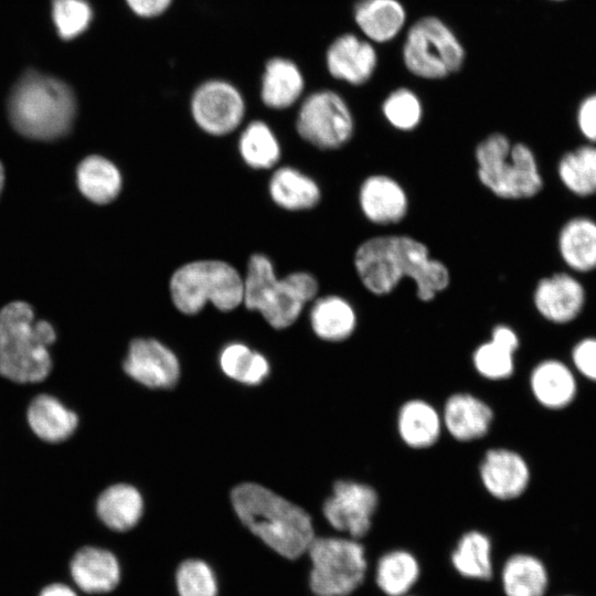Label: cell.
I'll return each mask as SVG.
<instances>
[{"label":"cell","mask_w":596,"mask_h":596,"mask_svg":"<svg viewBox=\"0 0 596 596\" xmlns=\"http://www.w3.org/2000/svg\"><path fill=\"white\" fill-rule=\"evenodd\" d=\"M353 265L363 287L375 296L391 294L409 278L417 298L428 302L450 284L448 267L430 256L425 243L405 234L369 237L356 247Z\"/></svg>","instance_id":"obj_1"},{"label":"cell","mask_w":596,"mask_h":596,"mask_svg":"<svg viewBox=\"0 0 596 596\" xmlns=\"http://www.w3.org/2000/svg\"><path fill=\"white\" fill-rule=\"evenodd\" d=\"M231 501L244 529L284 558L304 557L317 535L313 521L305 509L260 485L236 486Z\"/></svg>","instance_id":"obj_2"},{"label":"cell","mask_w":596,"mask_h":596,"mask_svg":"<svg viewBox=\"0 0 596 596\" xmlns=\"http://www.w3.org/2000/svg\"><path fill=\"white\" fill-rule=\"evenodd\" d=\"M8 109L12 126L21 135L52 140L70 131L76 100L63 81L29 70L13 86Z\"/></svg>","instance_id":"obj_3"},{"label":"cell","mask_w":596,"mask_h":596,"mask_svg":"<svg viewBox=\"0 0 596 596\" xmlns=\"http://www.w3.org/2000/svg\"><path fill=\"white\" fill-rule=\"evenodd\" d=\"M53 326L34 320L32 307L12 301L0 310V375L20 384L45 380L52 370Z\"/></svg>","instance_id":"obj_4"},{"label":"cell","mask_w":596,"mask_h":596,"mask_svg":"<svg viewBox=\"0 0 596 596\" xmlns=\"http://www.w3.org/2000/svg\"><path fill=\"white\" fill-rule=\"evenodd\" d=\"M475 159L480 183L501 200L530 201L544 190L538 153L528 142L493 132L477 145Z\"/></svg>","instance_id":"obj_5"},{"label":"cell","mask_w":596,"mask_h":596,"mask_svg":"<svg viewBox=\"0 0 596 596\" xmlns=\"http://www.w3.org/2000/svg\"><path fill=\"white\" fill-rule=\"evenodd\" d=\"M319 283L308 272H294L278 278L265 254H253L244 277L243 304L258 311L275 329L291 326L318 294Z\"/></svg>","instance_id":"obj_6"},{"label":"cell","mask_w":596,"mask_h":596,"mask_svg":"<svg viewBox=\"0 0 596 596\" xmlns=\"http://www.w3.org/2000/svg\"><path fill=\"white\" fill-rule=\"evenodd\" d=\"M169 289L173 305L182 313L195 315L207 302L221 311H231L243 304L244 277L224 260L200 259L177 268Z\"/></svg>","instance_id":"obj_7"},{"label":"cell","mask_w":596,"mask_h":596,"mask_svg":"<svg viewBox=\"0 0 596 596\" xmlns=\"http://www.w3.org/2000/svg\"><path fill=\"white\" fill-rule=\"evenodd\" d=\"M306 558L312 596H348L366 574L364 546L349 536L316 535Z\"/></svg>","instance_id":"obj_8"},{"label":"cell","mask_w":596,"mask_h":596,"mask_svg":"<svg viewBox=\"0 0 596 596\" xmlns=\"http://www.w3.org/2000/svg\"><path fill=\"white\" fill-rule=\"evenodd\" d=\"M402 56L413 75L441 79L461 68L465 49L444 21L428 15L418 19L408 29Z\"/></svg>","instance_id":"obj_9"},{"label":"cell","mask_w":596,"mask_h":596,"mask_svg":"<svg viewBox=\"0 0 596 596\" xmlns=\"http://www.w3.org/2000/svg\"><path fill=\"white\" fill-rule=\"evenodd\" d=\"M352 111L341 95L331 89L309 94L296 117L297 134L321 150H336L347 145L354 135Z\"/></svg>","instance_id":"obj_10"},{"label":"cell","mask_w":596,"mask_h":596,"mask_svg":"<svg viewBox=\"0 0 596 596\" xmlns=\"http://www.w3.org/2000/svg\"><path fill=\"white\" fill-rule=\"evenodd\" d=\"M190 113L201 130L221 137L233 132L242 124L246 104L234 84L222 78H210L193 91Z\"/></svg>","instance_id":"obj_11"},{"label":"cell","mask_w":596,"mask_h":596,"mask_svg":"<svg viewBox=\"0 0 596 596\" xmlns=\"http://www.w3.org/2000/svg\"><path fill=\"white\" fill-rule=\"evenodd\" d=\"M379 505L376 490L364 482L341 479L322 504V514L331 528L360 540L371 530Z\"/></svg>","instance_id":"obj_12"},{"label":"cell","mask_w":596,"mask_h":596,"mask_svg":"<svg viewBox=\"0 0 596 596\" xmlns=\"http://www.w3.org/2000/svg\"><path fill=\"white\" fill-rule=\"evenodd\" d=\"M531 297L539 316L555 326L573 323L582 317L587 305L583 279L566 269L539 277Z\"/></svg>","instance_id":"obj_13"},{"label":"cell","mask_w":596,"mask_h":596,"mask_svg":"<svg viewBox=\"0 0 596 596\" xmlns=\"http://www.w3.org/2000/svg\"><path fill=\"white\" fill-rule=\"evenodd\" d=\"M123 366L132 380L150 389H170L180 374L175 354L155 339L132 340Z\"/></svg>","instance_id":"obj_14"},{"label":"cell","mask_w":596,"mask_h":596,"mask_svg":"<svg viewBox=\"0 0 596 596\" xmlns=\"http://www.w3.org/2000/svg\"><path fill=\"white\" fill-rule=\"evenodd\" d=\"M70 574L76 589L92 596H105L120 585L123 566L114 551L85 545L72 556Z\"/></svg>","instance_id":"obj_15"},{"label":"cell","mask_w":596,"mask_h":596,"mask_svg":"<svg viewBox=\"0 0 596 596\" xmlns=\"http://www.w3.org/2000/svg\"><path fill=\"white\" fill-rule=\"evenodd\" d=\"M480 481L493 498L509 501L528 489L531 471L523 456L509 448L489 449L479 466Z\"/></svg>","instance_id":"obj_16"},{"label":"cell","mask_w":596,"mask_h":596,"mask_svg":"<svg viewBox=\"0 0 596 596\" xmlns=\"http://www.w3.org/2000/svg\"><path fill=\"white\" fill-rule=\"evenodd\" d=\"M555 252L562 267L584 276L596 270V219L576 213L568 216L555 235Z\"/></svg>","instance_id":"obj_17"},{"label":"cell","mask_w":596,"mask_h":596,"mask_svg":"<svg viewBox=\"0 0 596 596\" xmlns=\"http://www.w3.org/2000/svg\"><path fill=\"white\" fill-rule=\"evenodd\" d=\"M358 203L363 216L376 225L401 223L409 206L403 185L391 175L382 173L371 174L362 181Z\"/></svg>","instance_id":"obj_18"},{"label":"cell","mask_w":596,"mask_h":596,"mask_svg":"<svg viewBox=\"0 0 596 596\" xmlns=\"http://www.w3.org/2000/svg\"><path fill=\"white\" fill-rule=\"evenodd\" d=\"M326 65L336 79L358 86L371 79L377 65V54L368 40L344 33L327 49Z\"/></svg>","instance_id":"obj_19"},{"label":"cell","mask_w":596,"mask_h":596,"mask_svg":"<svg viewBox=\"0 0 596 596\" xmlns=\"http://www.w3.org/2000/svg\"><path fill=\"white\" fill-rule=\"evenodd\" d=\"M443 426L458 441H472L486 436L493 412L481 398L466 392L450 395L441 412Z\"/></svg>","instance_id":"obj_20"},{"label":"cell","mask_w":596,"mask_h":596,"mask_svg":"<svg viewBox=\"0 0 596 596\" xmlns=\"http://www.w3.org/2000/svg\"><path fill=\"white\" fill-rule=\"evenodd\" d=\"M530 389L540 405L549 409H561L575 400L577 382L573 371L565 363L556 359H546L532 369Z\"/></svg>","instance_id":"obj_21"},{"label":"cell","mask_w":596,"mask_h":596,"mask_svg":"<svg viewBox=\"0 0 596 596\" xmlns=\"http://www.w3.org/2000/svg\"><path fill=\"white\" fill-rule=\"evenodd\" d=\"M305 91L300 67L290 58L274 56L264 67L260 78V99L265 106L281 110L296 104Z\"/></svg>","instance_id":"obj_22"},{"label":"cell","mask_w":596,"mask_h":596,"mask_svg":"<svg viewBox=\"0 0 596 596\" xmlns=\"http://www.w3.org/2000/svg\"><path fill=\"white\" fill-rule=\"evenodd\" d=\"M520 345L515 330L504 323L492 328L490 339L480 343L472 353L475 370L491 381L509 379L514 372V354Z\"/></svg>","instance_id":"obj_23"},{"label":"cell","mask_w":596,"mask_h":596,"mask_svg":"<svg viewBox=\"0 0 596 596\" xmlns=\"http://www.w3.org/2000/svg\"><path fill=\"white\" fill-rule=\"evenodd\" d=\"M554 175L572 196L596 195V145L581 142L564 151L555 162Z\"/></svg>","instance_id":"obj_24"},{"label":"cell","mask_w":596,"mask_h":596,"mask_svg":"<svg viewBox=\"0 0 596 596\" xmlns=\"http://www.w3.org/2000/svg\"><path fill=\"white\" fill-rule=\"evenodd\" d=\"M396 427L401 440L413 449L432 447L444 428L441 414L422 398H412L401 405Z\"/></svg>","instance_id":"obj_25"},{"label":"cell","mask_w":596,"mask_h":596,"mask_svg":"<svg viewBox=\"0 0 596 596\" xmlns=\"http://www.w3.org/2000/svg\"><path fill=\"white\" fill-rule=\"evenodd\" d=\"M96 514L110 531L126 533L135 529L143 515V499L130 485L117 483L105 489L96 502Z\"/></svg>","instance_id":"obj_26"},{"label":"cell","mask_w":596,"mask_h":596,"mask_svg":"<svg viewBox=\"0 0 596 596\" xmlns=\"http://www.w3.org/2000/svg\"><path fill=\"white\" fill-rule=\"evenodd\" d=\"M309 318L315 334L328 342L347 340L358 326L355 308L339 295L315 298Z\"/></svg>","instance_id":"obj_27"},{"label":"cell","mask_w":596,"mask_h":596,"mask_svg":"<svg viewBox=\"0 0 596 596\" xmlns=\"http://www.w3.org/2000/svg\"><path fill=\"white\" fill-rule=\"evenodd\" d=\"M26 419L32 432L47 443H61L70 438L78 425L77 415L49 394L36 395L31 401Z\"/></svg>","instance_id":"obj_28"},{"label":"cell","mask_w":596,"mask_h":596,"mask_svg":"<svg viewBox=\"0 0 596 596\" xmlns=\"http://www.w3.org/2000/svg\"><path fill=\"white\" fill-rule=\"evenodd\" d=\"M353 17L361 32L375 43L393 40L406 21L405 9L398 0H360Z\"/></svg>","instance_id":"obj_29"},{"label":"cell","mask_w":596,"mask_h":596,"mask_svg":"<svg viewBox=\"0 0 596 596\" xmlns=\"http://www.w3.org/2000/svg\"><path fill=\"white\" fill-rule=\"evenodd\" d=\"M268 191L274 203L287 211L310 210L321 200L319 184L308 174L287 166L273 173Z\"/></svg>","instance_id":"obj_30"},{"label":"cell","mask_w":596,"mask_h":596,"mask_svg":"<svg viewBox=\"0 0 596 596\" xmlns=\"http://www.w3.org/2000/svg\"><path fill=\"white\" fill-rule=\"evenodd\" d=\"M501 583L507 596H545L550 575L546 565L538 556L517 553L505 561Z\"/></svg>","instance_id":"obj_31"},{"label":"cell","mask_w":596,"mask_h":596,"mask_svg":"<svg viewBox=\"0 0 596 596\" xmlns=\"http://www.w3.org/2000/svg\"><path fill=\"white\" fill-rule=\"evenodd\" d=\"M76 181L82 194L96 204L114 201L123 188L119 169L105 157L93 155L77 167Z\"/></svg>","instance_id":"obj_32"},{"label":"cell","mask_w":596,"mask_h":596,"mask_svg":"<svg viewBox=\"0 0 596 596\" xmlns=\"http://www.w3.org/2000/svg\"><path fill=\"white\" fill-rule=\"evenodd\" d=\"M491 550L488 535L478 530L468 531L458 540L450 556L451 564L464 577L488 581L493 573Z\"/></svg>","instance_id":"obj_33"},{"label":"cell","mask_w":596,"mask_h":596,"mask_svg":"<svg viewBox=\"0 0 596 596\" xmlns=\"http://www.w3.org/2000/svg\"><path fill=\"white\" fill-rule=\"evenodd\" d=\"M416 557L405 550L383 554L375 567V583L387 596H405L419 577Z\"/></svg>","instance_id":"obj_34"},{"label":"cell","mask_w":596,"mask_h":596,"mask_svg":"<svg viewBox=\"0 0 596 596\" xmlns=\"http://www.w3.org/2000/svg\"><path fill=\"white\" fill-rule=\"evenodd\" d=\"M238 151L243 161L256 170L273 168L281 156L276 135L262 120H253L244 128L238 140Z\"/></svg>","instance_id":"obj_35"},{"label":"cell","mask_w":596,"mask_h":596,"mask_svg":"<svg viewBox=\"0 0 596 596\" xmlns=\"http://www.w3.org/2000/svg\"><path fill=\"white\" fill-rule=\"evenodd\" d=\"M219 361L224 374L247 385L262 383L269 373L266 358L241 342L225 345Z\"/></svg>","instance_id":"obj_36"},{"label":"cell","mask_w":596,"mask_h":596,"mask_svg":"<svg viewBox=\"0 0 596 596\" xmlns=\"http://www.w3.org/2000/svg\"><path fill=\"white\" fill-rule=\"evenodd\" d=\"M173 578L178 596H219L216 572L204 558H183L177 565Z\"/></svg>","instance_id":"obj_37"},{"label":"cell","mask_w":596,"mask_h":596,"mask_svg":"<svg viewBox=\"0 0 596 596\" xmlns=\"http://www.w3.org/2000/svg\"><path fill=\"white\" fill-rule=\"evenodd\" d=\"M382 113L393 128L412 131L422 121L423 106L413 91L401 87L390 93L384 99Z\"/></svg>","instance_id":"obj_38"},{"label":"cell","mask_w":596,"mask_h":596,"mask_svg":"<svg viewBox=\"0 0 596 596\" xmlns=\"http://www.w3.org/2000/svg\"><path fill=\"white\" fill-rule=\"evenodd\" d=\"M52 17L57 34L72 40L88 29L93 10L86 0H53Z\"/></svg>","instance_id":"obj_39"},{"label":"cell","mask_w":596,"mask_h":596,"mask_svg":"<svg viewBox=\"0 0 596 596\" xmlns=\"http://www.w3.org/2000/svg\"><path fill=\"white\" fill-rule=\"evenodd\" d=\"M571 356L577 372L587 380L596 382V337L578 340L572 349Z\"/></svg>","instance_id":"obj_40"},{"label":"cell","mask_w":596,"mask_h":596,"mask_svg":"<svg viewBox=\"0 0 596 596\" xmlns=\"http://www.w3.org/2000/svg\"><path fill=\"white\" fill-rule=\"evenodd\" d=\"M575 129L584 142L596 145V94L581 102L576 111Z\"/></svg>","instance_id":"obj_41"},{"label":"cell","mask_w":596,"mask_h":596,"mask_svg":"<svg viewBox=\"0 0 596 596\" xmlns=\"http://www.w3.org/2000/svg\"><path fill=\"white\" fill-rule=\"evenodd\" d=\"M130 11L142 19L162 15L171 7L173 0H125Z\"/></svg>","instance_id":"obj_42"},{"label":"cell","mask_w":596,"mask_h":596,"mask_svg":"<svg viewBox=\"0 0 596 596\" xmlns=\"http://www.w3.org/2000/svg\"><path fill=\"white\" fill-rule=\"evenodd\" d=\"M38 596H79L77 590L64 583H51L44 586Z\"/></svg>","instance_id":"obj_43"},{"label":"cell","mask_w":596,"mask_h":596,"mask_svg":"<svg viewBox=\"0 0 596 596\" xmlns=\"http://www.w3.org/2000/svg\"><path fill=\"white\" fill-rule=\"evenodd\" d=\"M3 183H4V171H3V167L0 162V193L2 191V188H3Z\"/></svg>","instance_id":"obj_44"},{"label":"cell","mask_w":596,"mask_h":596,"mask_svg":"<svg viewBox=\"0 0 596 596\" xmlns=\"http://www.w3.org/2000/svg\"><path fill=\"white\" fill-rule=\"evenodd\" d=\"M558 596H574V595H558Z\"/></svg>","instance_id":"obj_45"},{"label":"cell","mask_w":596,"mask_h":596,"mask_svg":"<svg viewBox=\"0 0 596 596\" xmlns=\"http://www.w3.org/2000/svg\"><path fill=\"white\" fill-rule=\"evenodd\" d=\"M405 596H408V595H405Z\"/></svg>","instance_id":"obj_46"}]
</instances>
